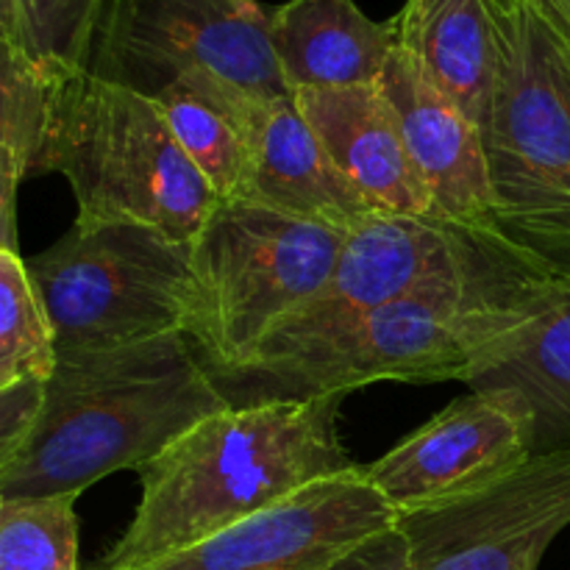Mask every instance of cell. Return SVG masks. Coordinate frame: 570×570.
Segmentation results:
<instances>
[{
	"label": "cell",
	"mask_w": 570,
	"mask_h": 570,
	"mask_svg": "<svg viewBox=\"0 0 570 570\" xmlns=\"http://www.w3.org/2000/svg\"><path fill=\"white\" fill-rule=\"evenodd\" d=\"M560 273L515 243H501L343 332L209 373L228 406L348 395L376 382H462Z\"/></svg>",
	"instance_id": "cell-1"
},
{
	"label": "cell",
	"mask_w": 570,
	"mask_h": 570,
	"mask_svg": "<svg viewBox=\"0 0 570 570\" xmlns=\"http://www.w3.org/2000/svg\"><path fill=\"white\" fill-rule=\"evenodd\" d=\"M345 395L226 406L139 471L142 499L100 570H137L356 471L340 443Z\"/></svg>",
	"instance_id": "cell-2"
},
{
	"label": "cell",
	"mask_w": 570,
	"mask_h": 570,
	"mask_svg": "<svg viewBox=\"0 0 570 570\" xmlns=\"http://www.w3.org/2000/svg\"><path fill=\"white\" fill-rule=\"evenodd\" d=\"M228 401L189 334L59 354L42 421L0 465V499L81 495L117 471H142Z\"/></svg>",
	"instance_id": "cell-3"
},
{
	"label": "cell",
	"mask_w": 570,
	"mask_h": 570,
	"mask_svg": "<svg viewBox=\"0 0 570 570\" xmlns=\"http://www.w3.org/2000/svg\"><path fill=\"white\" fill-rule=\"evenodd\" d=\"M501 65L482 122L501 234L570 271V50L540 0H495Z\"/></svg>",
	"instance_id": "cell-4"
},
{
	"label": "cell",
	"mask_w": 570,
	"mask_h": 570,
	"mask_svg": "<svg viewBox=\"0 0 570 570\" xmlns=\"http://www.w3.org/2000/svg\"><path fill=\"white\" fill-rule=\"evenodd\" d=\"M39 173H61L70 181L76 220L142 223L187 245L223 204L159 106L95 72L61 83Z\"/></svg>",
	"instance_id": "cell-5"
},
{
	"label": "cell",
	"mask_w": 570,
	"mask_h": 570,
	"mask_svg": "<svg viewBox=\"0 0 570 570\" xmlns=\"http://www.w3.org/2000/svg\"><path fill=\"white\" fill-rule=\"evenodd\" d=\"M348 232L254 200H223L193 243L198 315L189 340L209 371L248 362L332 282Z\"/></svg>",
	"instance_id": "cell-6"
},
{
	"label": "cell",
	"mask_w": 570,
	"mask_h": 570,
	"mask_svg": "<svg viewBox=\"0 0 570 570\" xmlns=\"http://www.w3.org/2000/svg\"><path fill=\"white\" fill-rule=\"evenodd\" d=\"M26 265L59 354L187 334L198 315L193 245L142 223L76 220Z\"/></svg>",
	"instance_id": "cell-7"
},
{
	"label": "cell",
	"mask_w": 570,
	"mask_h": 570,
	"mask_svg": "<svg viewBox=\"0 0 570 570\" xmlns=\"http://www.w3.org/2000/svg\"><path fill=\"white\" fill-rule=\"evenodd\" d=\"M89 72L148 98L189 89L239 120L254 100L289 98L256 0H111Z\"/></svg>",
	"instance_id": "cell-8"
},
{
	"label": "cell",
	"mask_w": 570,
	"mask_h": 570,
	"mask_svg": "<svg viewBox=\"0 0 570 570\" xmlns=\"http://www.w3.org/2000/svg\"><path fill=\"white\" fill-rule=\"evenodd\" d=\"M570 527V451L529 454L512 471L399 515L404 570H538Z\"/></svg>",
	"instance_id": "cell-9"
},
{
	"label": "cell",
	"mask_w": 570,
	"mask_h": 570,
	"mask_svg": "<svg viewBox=\"0 0 570 570\" xmlns=\"http://www.w3.org/2000/svg\"><path fill=\"white\" fill-rule=\"evenodd\" d=\"M501 243L512 239L462 228L443 217L376 212L348 232L326 289L284 321L256 354L343 332L371 312L415 293L421 284L473 265Z\"/></svg>",
	"instance_id": "cell-10"
},
{
	"label": "cell",
	"mask_w": 570,
	"mask_h": 570,
	"mask_svg": "<svg viewBox=\"0 0 570 570\" xmlns=\"http://www.w3.org/2000/svg\"><path fill=\"white\" fill-rule=\"evenodd\" d=\"M395 521L399 512L356 468L137 570H332Z\"/></svg>",
	"instance_id": "cell-11"
},
{
	"label": "cell",
	"mask_w": 570,
	"mask_h": 570,
	"mask_svg": "<svg viewBox=\"0 0 570 570\" xmlns=\"http://www.w3.org/2000/svg\"><path fill=\"white\" fill-rule=\"evenodd\" d=\"M527 456L521 415L495 395L468 390L365 468V476L404 515L479 488Z\"/></svg>",
	"instance_id": "cell-12"
},
{
	"label": "cell",
	"mask_w": 570,
	"mask_h": 570,
	"mask_svg": "<svg viewBox=\"0 0 570 570\" xmlns=\"http://www.w3.org/2000/svg\"><path fill=\"white\" fill-rule=\"evenodd\" d=\"M521 415L529 454L570 451V271L551 278L515 328L462 376Z\"/></svg>",
	"instance_id": "cell-13"
},
{
	"label": "cell",
	"mask_w": 570,
	"mask_h": 570,
	"mask_svg": "<svg viewBox=\"0 0 570 570\" xmlns=\"http://www.w3.org/2000/svg\"><path fill=\"white\" fill-rule=\"evenodd\" d=\"M379 89L399 115L412 165L426 187L434 217L473 232L501 234L482 128L443 98L401 48H395Z\"/></svg>",
	"instance_id": "cell-14"
},
{
	"label": "cell",
	"mask_w": 570,
	"mask_h": 570,
	"mask_svg": "<svg viewBox=\"0 0 570 570\" xmlns=\"http://www.w3.org/2000/svg\"><path fill=\"white\" fill-rule=\"evenodd\" d=\"M237 126L248 154L239 198L343 232L376 215L337 170L293 95L254 100Z\"/></svg>",
	"instance_id": "cell-15"
},
{
	"label": "cell",
	"mask_w": 570,
	"mask_h": 570,
	"mask_svg": "<svg viewBox=\"0 0 570 570\" xmlns=\"http://www.w3.org/2000/svg\"><path fill=\"white\" fill-rule=\"evenodd\" d=\"M301 115L345 181L384 215H432L395 109L379 83L293 92Z\"/></svg>",
	"instance_id": "cell-16"
},
{
	"label": "cell",
	"mask_w": 570,
	"mask_h": 570,
	"mask_svg": "<svg viewBox=\"0 0 570 570\" xmlns=\"http://www.w3.org/2000/svg\"><path fill=\"white\" fill-rule=\"evenodd\" d=\"M271 37L289 92L373 87L395 48V17L376 22L356 0H287L271 9Z\"/></svg>",
	"instance_id": "cell-17"
},
{
	"label": "cell",
	"mask_w": 570,
	"mask_h": 570,
	"mask_svg": "<svg viewBox=\"0 0 570 570\" xmlns=\"http://www.w3.org/2000/svg\"><path fill=\"white\" fill-rule=\"evenodd\" d=\"M395 26L421 76L482 128L501 65L495 0H406Z\"/></svg>",
	"instance_id": "cell-18"
},
{
	"label": "cell",
	"mask_w": 570,
	"mask_h": 570,
	"mask_svg": "<svg viewBox=\"0 0 570 570\" xmlns=\"http://www.w3.org/2000/svg\"><path fill=\"white\" fill-rule=\"evenodd\" d=\"M67 78L0 48V248L17 250V189L42 167Z\"/></svg>",
	"instance_id": "cell-19"
},
{
	"label": "cell",
	"mask_w": 570,
	"mask_h": 570,
	"mask_svg": "<svg viewBox=\"0 0 570 570\" xmlns=\"http://www.w3.org/2000/svg\"><path fill=\"white\" fill-rule=\"evenodd\" d=\"M111 0H0V48L53 76L89 72Z\"/></svg>",
	"instance_id": "cell-20"
},
{
	"label": "cell",
	"mask_w": 570,
	"mask_h": 570,
	"mask_svg": "<svg viewBox=\"0 0 570 570\" xmlns=\"http://www.w3.org/2000/svg\"><path fill=\"white\" fill-rule=\"evenodd\" d=\"M59 365L56 328L20 250L0 248V387L39 379Z\"/></svg>",
	"instance_id": "cell-21"
},
{
	"label": "cell",
	"mask_w": 570,
	"mask_h": 570,
	"mask_svg": "<svg viewBox=\"0 0 570 570\" xmlns=\"http://www.w3.org/2000/svg\"><path fill=\"white\" fill-rule=\"evenodd\" d=\"M150 100L159 106L184 154L204 173L220 200L239 198L248 154L237 120L204 95L181 87L165 89Z\"/></svg>",
	"instance_id": "cell-22"
},
{
	"label": "cell",
	"mask_w": 570,
	"mask_h": 570,
	"mask_svg": "<svg viewBox=\"0 0 570 570\" xmlns=\"http://www.w3.org/2000/svg\"><path fill=\"white\" fill-rule=\"evenodd\" d=\"M76 499H0V570H78Z\"/></svg>",
	"instance_id": "cell-23"
},
{
	"label": "cell",
	"mask_w": 570,
	"mask_h": 570,
	"mask_svg": "<svg viewBox=\"0 0 570 570\" xmlns=\"http://www.w3.org/2000/svg\"><path fill=\"white\" fill-rule=\"evenodd\" d=\"M45 399H48V382H39V379L0 387V465L14 460L37 432Z\"/></svg>",
	"instance_id": "cell-24"
},
{
	"label": "cell",
	"mask_w": 570,
	"mask_h": 570,
	"mask_svg": "<svg viewBox=\"0 0 570 570\" xmlns=\"http://www.w3.org/2000/svg\"><path fill=\"white\" fill-rule=\"evenodd\" d=\"M406 566V546L399 529L379 534L367 540L356 551H351L345 560H340L332 570H404Z\"/></svg>",
	"instance_id": "cell-25"
},
{
	"label": "cell",
	"mask_w": 570,
	"mask_h": 570,
	"mask_svg": "<svg viewBox=\"0 0 570 570\" xmlns=\"http://www.w3.org/2000/svg\"><path fill=\"white\" fill-rule=\"evenodd\" d=\"M540 3H543V9L549 11L551 22H554L557 31H560V37L566 39L570 50V0H540Z\"/></svg>",
	"instance_id": "cell-26"
}]
</instances>
